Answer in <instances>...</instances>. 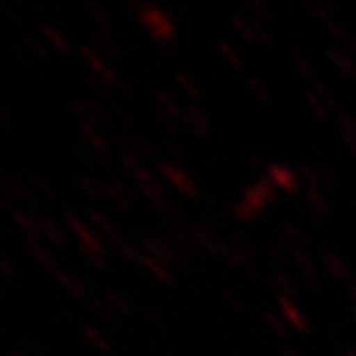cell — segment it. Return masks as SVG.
I'll list each match as a JSON object with an SVG mask.
<instances>
[{
  "mask_svg": "<svg viewBox=\"0 0 356 356\" xmlns=\"http://www.w3.org/2000/svg\"><path fill=\"white\" fill-rule=\"evenodd\" d=\"M26 245H29V249L33 251V256L41 262V264H45L47 268H52V270H56L58 266H56V258L49 253L45 247H43V243L41 241H33V238H26Z\"/></svg>",
  "mask_w": 356,
  "mask_h": 356,
  "instance_id": "cell-4",
  "label": "cell"
},
{
  "mask_svg": "<svg viewBox=\"0 0 356 356\" xmlns=\"http://www.w3.org/2000/svg\"><path fill=\"white\" fill-rule=\"evenodd\" d=\"M0 124L7 127V129H11V127H13V116H11V112L3 104H0Z\"/></svg>",
  "mask_w": 356,
  "mask_h": 356,
  "instance_id": "cell-9",
  "label": "cell"
},
{
  "mask_svg": "<svg viewBox=\"0 0 356 356\" xmlns=\"http://www.w3.org/2000/svg\"><path fill=\"white\" fill-rule=\"evenodd\" d=\"M5 189H7V193L11 195V197H15L19 204H24V207H35L37 204V197H35V193H33V189L22 181V178H17V176H9L7 178V183L3 185Z\"/></svg>",
  "mask_w": 356,
  "mask_h": 356,
  "instance_id": "cell-2",
  "label": "cell"
},
{
  "mask_svg": "<svg viewBox=\"0 0 356 356\" xmlns=\"http://www.w3.org/2000/svg\"><path fill=\"white\" fill-rule=\"evenodd\" d=\"M0 270H3L7 277H13V273H15V270H13V264L3 256V253H0Z\"/></svg>",
  "mask_w": 356,
  "mask_h": 356,
  "instance_id": "cell-11",
  "label": "cell"
},
{
  "mask_svg": "<svg viewBox=\"0 0 356 356\" xmlns=\"http://www.w3.org/2000/svg\"><path fill=\"white\" fill-rule=\"evenodd\" d=\"M0 298H3V294H0Z\"/></svg>",
  "mask_w": 356,
  "mask_h": 356,
  "instance_id": "cell-16",
  "label": "cell"
},
{
  "mask_svg": "<svg viewBox=\"0 0 356 356\" xmlns=\"http://www.w3.org/2000/svg\"><path fill=\"white\" fill-rule=\"evenodd\" d=\"M39 227H41L43 241H49L52 245H58V247H67V238H65V234L60 232V227L56 223H52L49 219H39Z\"/></svg>",
  "mask_w": 356,
  "mask_h": 356,
  "instance_id": "cell-3",
  "label": "cell"
},
{
  "mask_svg": "<svg viewBox=\"0 0 356 356\" xmlns=\"http://www.w3.org/2000/svg\"><path fill=\"white\" fill-rule=\"evenodd\" d=\"M24 43H26V47L31 49V52L35 56H41V58H47V47L43 45V41L39 39V35L31 33V31H24Z\"/></svg>",
  "mask_w": 356,
  "mask_h": 356,
  "instance_id": "cell-6",
  "label": "cell"
},
{
  "mask_svg": "<svg viewBox=\"0 0 356 356\" xmlns=\"http://www.w3.org/2000/svg\"><path fill=\"white\" fill-rule=\"evenodd\" d=\"M29 178H31V183H33V187H37L41 193H45L47 197H54L56 193H54V189H52V185H49L45 178L41 176V174H37V172H31L29 174Z\"/></svg>",
  "mask_w": 356,
  "mask_h": 356,
  "instance_id": "cell-8",
  "label": "cell"
},
{
  "mask_svg": "<svg viewBox=\"0 0 356 356\" xmlns=\"http://www.w3.org/2000/svg\"><path fill=\"white\" fill-rule=\"evenodd\" d=\"M41 33H43V37H45V39L52 41V45H56L58 52L69 54V43H67V39L63 37V33H60L58 29L49 26V24H43V26H41Z\"/></svg>",
  "mask_w": 356,
  "mask_h": 356,
  "instance_id": "cell-5",
  "label": "cell"
},
{
  "mask_svg": "<svg viewBox=\"0 0 356 356\" xmlns=\"http://www.w3.org/2000/svg\"><path fill=\"white\" fill-rule=\"evenodd\" d=\"M86 337L97 346V348H101V350H108V346H106V341L104 339H101L99 337V333H95V330L92 328H86Z\"/></svg>",
  "mask_w": 356,
  "mask_h": 356,
  "instance_id": "cell-10",
  "label": "cell"
},
{
  "mask_svg": "<svg viewBox=\"0 0 356 356\" xmlns=\"http://www.w3.org/2000/svg\"><path fill=\"white\" fill-rule=\"evenodd\" d=\"M22 346H24V350H29L33 354H39L41 352L39 346H35V341H31V339H22Z\"/></svg>",
  "mask_w": 356,
  "mask_h": 356,
  "instance_id": "cell-13",
  "label": "cell"
},
{
  "mask_svg": "<svg viewBox=\"0 0 356 356\" xmlns=\"http://www.w3.org/2000/svg\"><path fill=\"white\" fill-rule=\"evenodd\" d=\"M7 178H9V174H5L3 168H0V185H5V183H7Z\"/></svg>",
  "mask_w": 356,
  "mask_h": 356,
  "instance_id": "cell-14",
  "label": "cell"
},
{
  "mask_svg": "<svg viewBox=\"0 0 356 356\" xmlns=\"http://www.w3.org/2000/svg\"><path fill=\"white\" fill-rule=\"evenodd\" d=\"M5 207H7V211H9L11 219L22 227V230H24V234H26V238L43 241V236H41V227H39V219H33L31 215H26V213L22 211V207L13 204L11 200H7V202H5Z\"/></svg>",
  "mask_w": 356,
  "mask_h": 356,
  "instance_id": "cell-1",
  "label": "cell"
},
{
  "mask_svg": "<svg viewBox=\"0 0 356 356\" xmlns=\"http://www.w3.org/2000/svg\"><path fill=\"white\" fill-rule=\"evenodd\" d=\"M54 275H56V279H58V282H60L71 294H75V296H84V290H82V286L78 284V279H73L71 275H67V273L60 270V268H56Z\"/></svg>",
  "mask_w": 356,
  "mask_h": 356,
  "instance_id": "cell-7",
  "label": "cell"
},
{
  "mask_svg": "<svg viewBox=\"0 0 356 356\" xmlns=\"http://www.w3.org/2000/svg\"><path fill=\"white\" fill-rule=\"evenodd\" d=\"M7 356H26V354H24V352H17V350H9Z\"/></svg>",
  "mask_w": 356,
  "mask_h": 356,
  "instance_id": "cell-15",
  "label": "cell"
},
{
  "mask_svg": "<svg viewBox=\"0 0 356 356\" xmlns=\"http://www.w3.org/2000/svg\"><path fill=\"white\" fill-rule=\"evenodd\" d=\"M80 185L88 191V193H92L95 197H99V191H97V187H95V183H90V181H86V178H80Z\"/></svg>",
  "mask_w": 356,
  "mask_h": 356,
  "instance_id": "cell-12",
  "label": "cell"
}]
</instances>
